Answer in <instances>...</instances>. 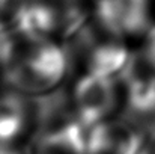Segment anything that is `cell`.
I'll return each instance as SVG.
<instances>
[{
    "mask_svg": "<svg viewBox=\"0 0 155 154\" xmlns=\"http://www.w3.org/2000/svg\"><path fill=\"white\" fill-rule=\"evenodd\" d=\"M68 53L51 41L38 43L27 54L21 68L14 74L15 80L29 89H48L63 80L68 73Z\"/></svg>",
    "mask_w": 155,
    "mask_h": 154,
    "instance_id": "cell-1",
    "label": "cell"
},
{
    "mask_svg": "<svg viewBox=\"0 0 155 154\" xmlns=\"http://www.w3.org/2000/svg\"><path fill=\"white\" fill-rule=\"evenodd\" d=\"M114 80L86 73L78 79L74 88V104L77 118L87 122L104 121L116 106Z\"/></svg>",
    "mask_w": 155,
    "mask_h": 154,
    "instance_id": "cell-2",
    "label": "cell"
},
{
    "mask_svg": "<svg viewBox=\"0 0 155 154\" xmlns=\"http://www.w3.org/2000/svg\"><path fill=\"white\" fill-rule=\"evenodd\" d=\"M97 17L104 29L114 36H133L148 24L149 0H97Z\"/></svg>",
    "mask_w": 155,
    "mask_h": 154,
    "instance_id": "cell-3",
    "label": "cell"
},
{
    "mask_svg": "<svg viewBox=\"0 0 155 154\" xmlns=\"http://www.w3.org/2000/svg\"><path fill=\"white\" fill-rule=\"evenodd\" d=\"M12 23L15 33L35 44L48 41L59 26L57 11L44 2L23 3L14 12Z\"/></svg>",
    "mask_w": 155,
    "mask_h": 154,
    "instance_id": "cell-4",
    "label": "cell"
},
{
    "mask_svg": "<svg viewBox=\"0 0 155 154\" xmlns=\"http://www.w3.org/2000/svg\"><path fill=\"white\" fill-rule=\"evenodd\" d=\"M87 65L89 73L116 80V77H125L133 65V60L125 46L117 43H105L92 50Z\"/></svg>",
    "mask_w": 155,
    "mask_h": 154,
    "instance_id": "cell-5",
    "label": "cell"
},
{
    "mask_svg": "<svg viewBox=\"0 0 155 154\" xmlns=\"http://www.w3.org/2000/svg\"><path fill=\"white\" fill-rule=\"evenodd\" d=\"M26 106L18 95H0V144H11L24 130Z\"/></svg>",
    "mask_w": 155,
    "mask_h": 154,
    "instance_id": "cell-6",
    "label": "cell"
},
{
    "mask_svg": "<svg viewBox=\"0 0 155 154\" xmlns=\"http://www.w3.org/2000/svg\"><path fill=\"white\" fill-rule=\"evenodd\" d=\"M124 80L127 82V101L128 107L139 113H148L155 109V82L152 79L137 74L134 62Z\"/></svg>",
    "mask_w": 155,
    "mask_h": 154,
    "instance_id": "cell-7",
    "label": "cell"
},
{
    "mask_svg": "<svg viewBox=\"0 0 155 154\" xmlns=\"http://www.w3.org/2000/svg\"><path fill=\"white\" fill-rule=\"evenodd\" d=\"M14 51H15L14 35L6 24L0 23V67H5L11 62Z\"/></svg>",
    "mask_w": 155,
    "mask_h": 154,
    "instance_id": "cell-8",
    "label": "cell"
},
{
    "mask_svg": "<svg viewBox=\"0 0 155 154\" xmlns=\"http://www.w3.org/2000/svg\"><path fill=\"white\" fill-rule=\"evenodd\" d=\"M0 154H24L12 144H0Z\"/></svg>",
    "mask_w": 155,
    "mask_h": 154,
    "instance_id": "cell-9",
    "label": "cell"
},
{
    "mask_svg": "<svg viewBox=\"0 0 155 154\" xmlns=\"http://www.w3.org/2000/svg\"><path fill=\"white\" fill-rule=\"evenodd\" d=\"M148 57L155 65V32L151 35V38L148 41Z\"/></svg>",
    "mask_w": 155,
    "mask_h": 154,
    "instance_id": "cell-10",
    "label": "cell"
},
{
    "mask_svg": "<svg viewBox=\"0 0 155 154\" xmlns=\"http://www.w3.org/2000/svg\"><path fill=\"white\" fill-rule=\"evenodd\" d=\"M149 150H151L152 154H155V135H154V138H152V147H151Z\"/></svg>",
    "mask_w": 155,
    "mask_h": 154,
    "instance_id": "cell-11",
    "label": "cell"
}]
</instances>
